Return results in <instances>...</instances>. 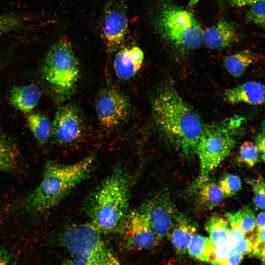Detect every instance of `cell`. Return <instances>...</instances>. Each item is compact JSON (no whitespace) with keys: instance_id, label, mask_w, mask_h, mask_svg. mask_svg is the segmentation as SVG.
<instances>
[{"instance_id":"cell-22","label":"cell","mask_w":265,"mask_h":265,"mask_svg":"<svg viewBox=\"0 0 265 265\" xmlns=\"http://www.w3.org/2000/svg\"><path fill=\"white\" fill-rule=\"evenodd\" d=\"M29 128L37 140L46 143L52 133V125L49 119L41 114H31L27 117Z\"/></svg>"},{"instance_id":"cell-31","label":"cell","mask_w":265,"mask_h":265,"mask_svg":"<svg viewBox=\"0 0 265 265\" xmlns=\"http://www.w3.org/2000/svg\"><path fill=\"white\" fill-rule=\"evenodd\" d=\"M265 228L256 230L252 255L257 256L261 260L262 263H265Z\"/></svg>"},{"instance_id":"cell-18","label":"cell","mask_w":265,"mask_h":265,"mask_svg":"<svg viewBox=\"0 0 265 265\" xmlns=\"http://www.w3.org/2000/svg\"><path fill=\"white\" fill-rule=\"evenodd\" d=\"M258 59V55L253 52L243 50L227 56L223 63L227 71L231 76L239 78Z\"/></svg>"},{"instance_id":"cell-32","label":"cell","mask_w":265,"mask_h":265,"mask_svg":"<svg viewBox=\"0 0 265 265\" xmlns=\"http://www.w3.org/2000/svg\"><path fill=\"white\" fill-rule=\"evenodd\" d=\"M255 234L245 236L234 245V250L237 253L244 255L251 253L252 251Z\"/></svg>"},{"instance_id":"cell-13","label":"cell","mask_w":265,"mask_h":265,"mask_svg":"<svg viewBox=\"0 0 265 265\" xmlns=\"http://www.w3.org/2000/svg\"><path fill=\"white\" fill-rule=\"evenodd\" d=\"M223 99L230 105H261L265 102V86L259 81H248L226 90Z\"/></svg>"},{"instance_id":"cell-3","label":"cell","mask_w":265,"mask_h":265,"mask_svg":"<svg viewBox=\"0 0 265 265\" xmlns=\"http://www.w3.org/2000/svg\"><path fill=\"white\" fill-rule=\"evenodd\" d=\"M128 180L120 170L107 177L93 194L88 204L90 223L101 234L120 231L128 213Z\"/></svg>"},{"instance_id":"cell-2","label":"cell","mask_w":265,"mask_h":265,"mask_svg":"<svg viewBox=\"0 0 265 265\" xmlns=\"http://www.w3.org/2000/svg\"><path fill=\"white\" fill-rule=\"evenodd\" d=\"M94 162L93 157L67 165L48 162L40 183L26 198V208L35 212H43L56 206L88 177Z\"/></svg>"},{"instance_id":"cell-28","label":"cell","mask_w":265,"mask_h":265,"mask_svg":"<svg viewBox=\"0 0 265 265\" xmlns=\"http://www.w3.org/2000/svg\"><path fill=\"white\" fill-rule=\"evenodd\" d=\"M254 193V203L258 210L265 209V185L264 179L260 177L257 179L249 181Z\"/></svg>"},{"instance_id":"cell-29","label":"cell","mask_w":265,"mask_h":265,"mask_svg":"<svg viewBox=\"0 0 265 265\" xmlns=\"http://www.w3.org/2000/svg\"><path fill=\"white\" fill-rule=\"evenodd\" d=\"M265 0H260L250 4L247 15L250 21L263 27L265 26Z\"/></svg>"},{"instance_id":"cell-17","label":"cell","mask_w":265,"mask_h":265,"mask_svg":"<svg viewBox=\"0 0 265 265\" xmlns=\"http://www.w3.org/2000/svg\"><path fill=\"white\" fill-rule=\"evenodd\" d=\"M197 227L193 222L179 216L170 233L171 241L176 252L185 254L189 242L196 231Z\"/></svg>"},{"instance_id":"cell-33","label":"cell","mask_w":265,"mask_h":265,"mask_svg":"<svg viewBox=\"0 0 265 265\" xmlns=\"http://www.w3.org/2000/svg\"><path fill=\"white\" fill-rule=\"evenodd\" d=\"M243 255L234 251L218 265H239L243 259Z\"/></svg>"},{"instance_id":"cell-8","label":"cell","mask_w":265,"mask_h":265,"mask_svg":"<svg viewBox=\"0 0 265 265\" xmlns=\"http://www.w3.org/2000/svg\"><path fill=\"white\" fill-rule=\"evenodd\" d=\"M140 209L159 240L170 234L180 216L169 197L165 193L153 196Z\"/></svg>"},{"instance_id":"cell-34","label":"cell","mask_w":265,"mask_h":265,"mask_svg":"<svg viewBox=\"0 0 265 265\" xmlns=\"http://www.w3.org/2000/svg\"><path fill=\"white\" fill-rule=\"evenodd\" d=\"M260 154V157L264 161L265 157V134L263 132L262 133H259L256 137V143Z\"/></svg>"},{"instance_id":"cell-14","label":"cell","mask_w":265,"mask_h":265,"mask_svg":"<svg viewBox=\"0 0 265 265\" xmlns=\"http://www.w3.org/2000/svg\"><path fill=\"white\" fill-rule=\"evenodd\" d=\"M143 59V53L138 47L121 50L117 53L113 62L115 75L123 80L132 78L140 69Z\"/></svg>"},{"instance_id":"cell-25","label":"cell","mask_w":265,"mask_h":265,"mask_svg":"<svg viewBox=\"0 0 265 265\" xmlns=\"http://www.w3.org/2000/svg\"><path fill=\"white\" fill-rule=\"evenodd\" d=\"M260 154L256 144L252 141H246L240 146L238 160L248 167H252L259 161Z\"/></svg>"},{"instance_id":"cell-19","label":"cell","mask_w":265,"mask_h":265,"mask_svg":"<svg viewBox=\"0 0 265 265\" xmlns=\"http://www.w3.org/2000/svg\"><path fill=\"white\" fill-rule=\"evenodd\" d=\"M205 229L209 238L215 246L224 244L231 239L229 223L220 216L215 215L211 217L206 222Z\"/></svg>"},{"instance_id":"cell-30","label":"cell","mask_w":265,"mask_h":265,"mask_svg":"<svg viewBox=\"0 0 265 265\" xmlns=\"http://www.w3.org/2000/svg\"><path fill=\"white\" fill-rule=\"evenodd\" d=\"M234 251V245L231 239L224 244L215 246L210 262L212 265H218Z\"/></svg>"},{"instance_id":"cell-20","label":"cell","mask_w":265,"mask_h":265,"mask_svg":"<svg viewBox=\"0 0 265 265\" xmlns=\"http://www.w3.org/2000/svg\"><path fill=\"white\" fill-rule=\"evenodd\" d=\"M215 247L209 237L194 234L189 242L187 251L195 259L210 262Z\"/></svg>"},{"instance_id":"cell-6","label":"cell","mask_w":265,"mask_h":265,"mask_svg":"<svg viewBox=\"0 0 265 265\" xmlns=\"http://www.w3.org/2000/svg\"><path fill=\"white\" fill-rule=\"evenodd\" d=\"M44 78L53 91L62 98L68 96L79 78V62L71 44L65 38L56 41L45 56L43 68Z\"/></svg>"},{"instance_id":"cell-35","label":"cell","mask_w":265,"mask_h":265,"mask_svg":"<svg viewBox=\"0 0 265 265\" xmlns=\"http://www.w3.org/2000/svg\"><path fill=\"white\" fill-rule=\"evenodd\" d=\"M229 3L233 6L241 7L250 5L260 0H228Z\"/></svg>"},{"instance_id":"cell-10","label":"cell","mask_w":265,"mask_h":265,"mask_svg":"<svg viewBox=\"0 0 265 265\" xmlns=\"http://www.w3.org/2000/svg\"><path fill=\"white\" fill-rule=\"evenodd\" d=\"M95 107L100 124L105 128H111L118 125L127 117L130 105L128 99L120 91L107 88L98 95Z\"/></svg>"},{"instance_id":"cell-38","label":"cell","mask_w":265,"mask_h":265,"mask_svg":"<svg viewBox=\"0 0 265 265\" xmlns=\"http://www.w3.org/2000/svg\"><path fill=\"white\" fill-rule=\"evenodd\" d=\"M0 265H10L8 260L1 253H0Z\"/></svg>"},{"instance_id":"cell-16","label":"cell","mask_w":265,"mask_h":265,"mask_svg":"<svg viewBox=\"0 0 265 265\" xmlns=\"http://www.w3.org/2000/svg\"><path fill=\"white\" fill-rule=\"evenodd\" d=\"M41 91L35 84L14 87L11 91L9 101L15 108L24 112H30L38 104Z\"/></svg>"},{"instance_id":"cell-23","label":"cell","mask_w":265,"mask_h":265,"mask_svg":"<svg viewBox=\"0 0 265 265\" xmlns=\"http://www.w3.org/2000/svg\"><path fill=\"white\" fill-rule=\"evenodd\" d=\"M18 152L13 143L0 135V171L13 170L17 163Z\"/></svg>"},{"instance_id":"cell-9","label":"cell","mask_w":265,"mask_h":265,"mask_svg":"<svg viewBox=\"0 0 265 265\" xmlns=\"http://www.w3.org/2000/svg\"><path fill=\"white\" fill-rule=\"evenodd\" d=\"M120 230L127 249L141 250L156 246L159 240L140 209L128 212Z\"/></svg>"},{"instance_id":"cell-21","label":"cell","mask_w":265,"mask_h":265,"mask_svg":"<svg viewBox=\"0 0 265 265\" xmlns=\"http://www.w3.org/2000/svg\"><path fill=\"white\" fill-rule=\"evenodd\" d=\"M226 217L229 224L237 226L245 235L253 234L256 228V216L252 209L245 208L235 213H227Z\"/></svg>"},{"instance_id":"cell-37","label":"cell","mask_w":265,"mask_h":265,"mask_svg":"<svg viewBox=\"0 0 265 265\" xmlns=\"http://www.w3.org/2000/svg\"><path fill=\"white\" fill-rule=\"evenodd\" d=\"M64 265H86L82 260L73 258L71 259L67 260Z\"/></svg>"},{"instance_id":"cell-4","label":"cell","mask_w":265,"mask_h":265,"mask_svg":"<svg viewBox=\"0 0 265 265\" xmlns=\"http://www.w3.org/2000/svg\"><path fill=\"white\" fill-rule=\"evenodd\" d=\"M154 23L162 38L177 50L193 51L203 45V29L194 15L186 9L163 2L156 11Z\"/></svg>"},{"instance_id":"cell-24","label":"cell","mask_w":265,"mask_h":265,"mask_svg":"<svg viewBox=\"0 0 265 265\" xmlns=\"http://www.w3.org/2000/svg\"><path fill=\"white\" fill-rule=\"evenodd\" d=\"M199 186V199L204 207L211 210L219 205L223 196L218 185L206 181Z\"/></svg>"},{"instance_id":"cell-7","label":"cell","mask_w":265,"mask_h":265,"mask_svg":"<svg viewBox=\"0 0 265 265\" xmlns=\"http://www.w3.org/2000/svg\"><path fill=\"white\" fill-rule=\"evenodd\" d=\"M228 120L204 127L196 146L200 164L199 186L231 153L235 144L234 131Z\"/></svg>"},{"instance_id":"cell-15","label":"cell","mask_w":265,"mask_h":265,"mask_svg":"<svg viewBox=\"0 0 265 265\" xmlns=\"http://www.w3.org/2000/svg\"><path fill=\"white\" fill-rule=\"evenodd\" d=\"M234 26L226 20H220L203 32V44L212 50H220L230 46L237 39Z\"/></svg>"},{"instance_id":"cell-1","label":"cell","mask_w":265,"mask_h":265,"mask_svg":"<svg viewBox=\"0 0 265 265\" xmlns=\"http://www.w3.org/2000/svg\"><path fill=\"white\" fill-rule=\"evenodd\" d=\"M152 108L155 123L164 135L186 155L195 153L205 125L172 84L156 93Z\"/></svg>"},{"instance_id":"cell-27","label":"cell","mask_w":265,"mask_h":265,"mask_svg":"<svg viewBox=\"0 0 265 265\" xmlns=\"http://www.w3.org/2000/svg\"><path fill=\"white\" fill-rule=\"evenodd\" d=\"M218 186L223 197H229L237 193L241 187L240 178L234 174L223 177L219 182Z\"/></svg>"},{"instance_id":"cell-39","label":"cell","mask_w":265,"mask_h":265,"mask_svg":"<svg viewBox=\"0 0 265 265\" xmlns=\"http://www.w3.org/2000/svg\"><path fill=\"white\" fill-rule=\"evenodd\" d=\"M200 0H189L188 6L189 8H192L194 7L198 2Z\"/></svg>"},{"instance_id":"cell-11","label":"cell","mask_w":265,"mask_h":265,"mask_svg":"<svg viewBox=\"0 0 265 265\" xmlns=\"http://www.w3.org/2000/svg\"><path fill=\"white\" fill-rule=\"evenodd\" d=\"M84 132L83 119L76 107L68 104L57 109L52 126V133L57 143L73 144L82 137Z\"/></svg>"},{"instance_id":"cell-26","label":"cell","mask_w":265,"mask_h":265,"mask_svg":"<svg viewBox=\"0 0 265 265\" xmlns=\"http://www.w3.org/2000/svg\"><path fill=\"white\" fill-rule=\"evenodd\" d=\"M26 20L15 13L0 14V37L9 32L25 26Z\"/></svg>"},{"instance_id":"cell-36","label":"cell","mask_w":265,"mask_h":265,"mask_svg":"<svg viewBox=\"0 0 265 265\" xmlns=\"http://www.w3.org/2000/svg\"><path fill=\"white\" fill-rule=\"evenodd\" d=\"M265 212L262 211L260 212L256 217V228L259 230L265 228Z\"/></svg>"},{"instance_id":"cell-5","label":"cell","mask_w":265,"mask_h":265,"mask_svg":"<svg viewBox=\"0 0 265 265\" xmlns=\"http://www.w3.org/2000/svg\"><path fill=\"white\" fill-rule=\"evenodd\" d=\"M101 234L90 223L74 224L61 233V242L73 257L86 265H121Z\"/></svg>"},{"instance_id":"cell-12","label":"cell","mask_w":265,"mask_h":265,"mask_svg":"<svg viewBox=\"0 0 265 265\" xmlns=\"http://www.w3.org/2000/svg\"><path fill=\"white\" fill-rule=\"evenodd\" d=\"M128 25V19L123 5L112 4L107 7L103 19L102 33L109 50L116 49L124 42Z\"/></svg>"}]
</instances>
